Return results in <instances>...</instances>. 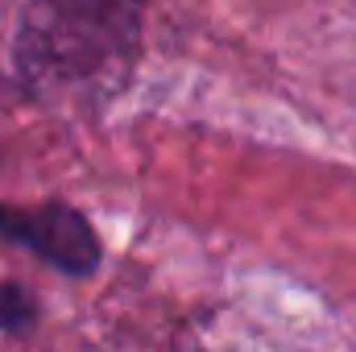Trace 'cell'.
<instances>
[{
  "mask_svg": "<svg viewBox=\"0 0 356 352\" xmlns=\"http://www.w3.org/2000/svg\"><path fill=\"white\" fill-rule=\"evenodd\" d=\"M145 0H29L13 33V75L29 95L108 88L141 54Z\"/></svg>",
  "mask_w": 356,
  "mask_h": 352,
  "instance_id": "1",
  "label": "cell"
},
{
  "mask_svg": "<svg viewBox=\"0 0 356 352\" xmlns=\"http://www.w3.org/2000/svg\"><path fill=\"white\" fill-rule=\"evenodd\" d=\"M0 245L25 249L29 257L54 265L67 278H91L104 262L99 232L79 207L63 199L38 203V207L0 203Z\"/></svg>",
  "mask_w": 356,
  "mask_h": 352,
  "instance_id": "2",
  "label": "cell"
},
{
  "mask_svg": "<svg viewBox=\"0 0 356 352\" xmlns=\"http://www.w3.org/2000/svg\"><path fill=\"white\" fill-rule=\"evenodd\" d=\"M42 307L33 298V290L17 278H4L0 282V336H21L38 323Z\"/></svg>",
  "mask_w": 356,
  "mask_h": 352,
  "instance_id": "3",
  "label": "cell"
}]
</instances>
